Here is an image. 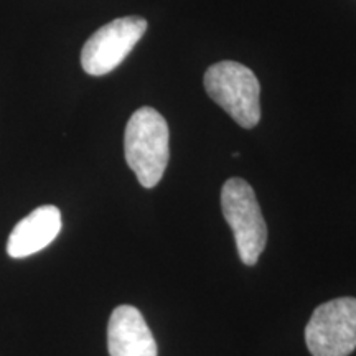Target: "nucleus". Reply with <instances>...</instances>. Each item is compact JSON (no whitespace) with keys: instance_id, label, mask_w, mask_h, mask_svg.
<instances>
[{"instance_id":"obj_1","label":"nucleus","mask_w":356,"mask_h":356,"mask_svg":"<svg viewBox=\"0 0 356 356\" xmlns=\"http://www.w3.org/2000/svg\"><path fill=\"white\" fill-rule=\"evenodd\" d=\"M170 131L162 114L154 108L137 109L124 134L126 162L144 188L162 180L170 159Z\"/></svg>"},{"instance_id":"obj_5","label":"nucleus","mask_w":356,"mask_h":356,"mask_svg":"<svg viewBox=\"0 0 356 356\" xmlns=\"http://www.w3.org/2000/svg\"><path fill=\"white\" fill-rule=\"evenodd\" d=\"M145 19L137 15L115 19L102 25L84 43L81 66L91 76H104L118 68L147 32Z\"/></svg>"},{"instance_id":"obj_7","label":"nucleus","mask_w":356,"mask_h":356,"mask_svg":"<svg viewBox=\"0 0 356 356\" xmlns=\"http://www.w3.org/2000/svg\"><path fill=\"white\" fill-rule=\"evenodd\" d=\"M61 231V213L56 207L44 204L17 222L7 243V252L13 259H24L42 251L56 239Z\"/></svg>"},{"instance_id":"obj_6","label":"nucleus","mask_w":356,"mask_h":356,"mask_svg":"<svg viewBox=\"0 0 356 356\" xmlns=\"http://www.w3.org/2000/svg\"><path fill=\"white\" fill-rule=\"evenodd\" d=\"M111 356H157V343L149 325L136 307L119 305L108 325Z\"/></svg>"},{"instance_id":"obj_4","label":"nucleus","mask_w":356,"mask_h":356,"mask_svg":"<svg viewBox=\"0 0 356 356\" xmlns=\"http://www.w3.org/2000/svg\"><path fill=\"white\" fill-rule=\"evenodd\" d=\"M312 356H350L356 350V299L341 297L318 305L305 327Z\"/></svg>"},{"instance_id":"obj_2","label":"nucleus","mask_w":356,"mask_h":356,"mask_svg":"<svg viewBox=\"0 0 356 356\" xmlns=\"http://www.w3.org/2000/svg\"><path fill=\"white\" fill-rule=\"evenodd\" d=\"M203 83L208 96L239 126L252 129L259 124L261 86L248 66L236 61H220L207 70Z\"/></svg>"},{"instance_id":"obj_3","label":"nucleus","mask_w":356,"mask_h":356,"mask_svg":"<svg viewBox=\"0 0 356 356\" xmlns=\"http://www.w3.org/2000/svg\"><path fill=\"white\" fill-rule=\"evenodd\" d=\"M221 210L233 229L239 257L254 266L267 244V226L254 190L243 178H229L221 190Z\"/></svg>"}]
</instances>
